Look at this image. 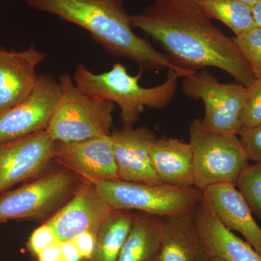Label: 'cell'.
<instances>
[{
	"label": "cell",
	"instance_id": "1",
	"mask_svg": "<svg viewBox=\"0 0 261 261\" xmlns=\"http://www.w3.org/2000/svg\"><path fill=\"white\" fill-rule=\"evenodd\" d=\"M130 19L134 28L157 42L186 75L213 67L245 87L255 80L232 38L212 23L195 0H154Z\"/></svg>",
	"mask_w": 261,
	"mask_h": 261
},
{
	"label": "cell",
	"instance_id": "2",
	"mask_svg": "<svg viewBox=\"0 0 261 261\" xmlns=\"http://www.w3.org/2000/svg\"><path fill=\"white\" fill-rule=\"evenodd\" d=\"M29 8L49 13L87 31L106 51L135 62L142 72L176 68L166 54L134 32L123 0H25ZM177 70V69H176Z\"/></svg>",
	"mask_w": 261,
	"mask_h": 261
},
{
	"label": "cell",
	"instance_id": "3",
	"mask_svg": "<svg viewBox=\"0 0 261 261\" xmlns=\"http://www.w3.org/2000/svg\"><path fill=\"white\" fill-rule=\"evenodd\" d=\"M142 71L130 75L121 63H115L108 72L94 73L82 63L77 65L73 82L84 93L102 100L116 103L123 126H134L140 120L145 108L163 110L176 95L178 80L186 75L174 68H168L163 83L146 88L140 84Z\"/></svg>",
	"mask_w": 261,
	"mask_h": 261
},
{
	"label": "cell",
	"instance_id": "4",
	"mask_svg": "<svg viewBox=\"0 0 261 261\" xmlns=\"http://www.w3.org/2000/svg\"><path fill=\"white\" fill-rule=\"evenodd\" d=\"M61 96L47 132L58 142H73L111 135L114 103L84 93L69 73L59 78Z\"/></svg>",
	"mask_w": 261,
	"mask_h": 261
},
{
	"label": "cell",
	"instance_id": "5",
	"mask_svg": "<svg viewBox=\"0 0 261 261\" xmlns=\"http://www.w3.org/2000/svg\"><path fill=\"white\" fill-rule=\"evenodd\" d=\"M113 210H137L162 218L193 214L202 199L195 186L135 183L112 180L92 182Z\"/></svg>",
	"mask_w": 261,
	"mask_h": 261
},
{
	"label": "cell",
	"instance_id": "6",
	"mask_svg": "<svg viewBox=\"0 0 261 261\" xmlns=\"http://www.w3.org/2000/svg\"><path fill=\"white\" fill-rule=\"evenodd\" d=\"M195 187L201 191L213 185L235 183L249 164L238 135L214 133L195 118L190 126Z\"/></svg>",
	"mask_w": 261,
	"mask_h": 261
},
{
	"label": "cell",
	"instance_id": "7",
	"mask_svg": "<svg viewBox=\"0 0 261 261\" xmlns=\"http://www.w3.org/2000/svg\"><path fill=\"white\" fill-rule=\"evenodd\" d=\"M83 178L65 168L0 195V224L10 220L44 219L74 195Z\"/></svg>",
	"mask_w": 261,
	"mask_h": 261
},
{
	"label": "cell",
	"instance_id": "8",
	"mask_svg": "<svg viewBox=\"0 0 261 261\" xmlns=\"http://www.w3.org/2000/svg\"><path fill=\"white\" fill-rule=\"evenodd\" d=\"M181 89L192 99H200L205 106L203 128L214 133L238 135L247 95L241 84L219 82L207 69L184 77Z\"/></svg>",
	"mask_w": 261,
	"mask_h": 261
},
{
	"label": "cell",
	"instance_id": "9",
	"mask_svg": "<svg viewBox=\"0 0 261 261\" xmlns=\"http://www.w3.org/2000/svg\"><path fill=\"white\" fill-rule=\"evenodd\" d=\"M61 96L59 81L47 73L39 74L28 97L0 112V144L47 130Z\"/></svg>",
	"mask_w": 261,
	"mask_h": 261
},
{
	"label": "cell",
	"instance_id": "10",
	"mask_svg": "<svg viewBox=\"0 0 261 261\" xmlns=\"http://www.w3.org/2000/svg\"><path fill=\"white\" fill-rule=\"evenodd\" d=\"M56 152L57 142L47 130L0 144V193L40 174Z\"/></svg>",
	"mask_w": 261,
	"mask_h": 261
},
{
	"label": "cell",
	"instance_id": "11",
	"mask_svg": "<svg viewBox=\"0 0 261 261\" xmlns=\"http://www.w3.org/2000/svg\"><path fill=\"white\" fill-rule=\"evenodd\" d=\"M113 210L95 185L83 178L73 197L45 223L58 241H69L85 231L97 235Z\"/></svg>",
	"mask_w": 261,
	"mask_h": 261
},
{
	"label": "cell",
	"instance_id": "12",
	"mask_svg": "<svg viewBox=\"0 0 261 261\" xmlns=\"http://www.w3.org/2000/svg\"><path fill=\"white\" fill-rule=\"evenodd\" d=\"M119 180L135 183L163 184L154 171L150 150L157 140L147 127L123 126L111 134Z\"/></svg>",
	"mask_w": 261,
	"mask_h": 261
},
{
	"label": "cell",
	"instance_id": "13",
	"mask_svg": "<svg viewBox=\"0 0 261 261\" xmlns=\"http://www.w3.org/2000/svg\"><path fill=\"white\" fill-rule=\"evenodd\" d=\"M55 160L88 181L119 180L111 135L81 142H57Z\"/></svg>",
	"mask_w": 261,
	"mask_h": 261
},
{
	"label": "cell",
	"instance_id": "14",
	"mask_svg": "<svg viewBox=\"0 0 261 261\" xmlns=\"http://www.w3.org/2000/svg\"><path fill=\"white\" fill-rule=\"evenodd\" d=\"M47 57L34 45L23 51L0 49V112L28 97L37 82V66Z\"/></svg>",
	"mask_w": 261,
	"mask_h": 261
},
{
	"label": "cell",
	"instance_id": "15",
	"mask_svg": "<svg viewBox=\"0 0 261 261\" xmlns=\"http://www.w3.org/2000/svg\"><path fill=\"white\" fill-rule=\"evenodd\" d=\"M202 192L220 222L230 231L241 233L261 255V228L235 183L213 185Z\"/></svg>",
	"mask_w": 261,
	"mask_h": 261
},
{
	"label": "cell",
	"instance_id": "16",
	"mask_svg": "<svg viewBox=\"0 0 261 261\" xmlns=\"http://www.w3.org/2000/svg\"><path fill=\"white\" fill-rule=\"evenodd\" d=\"M194 216L201 238L211 257L226 261H261V255L225 227L216 218L210 205L202 197Z\"/></svg>",
	"mask_w": 261,
	"mask_h": 261
},
{
	"label": "cell",
	"instance_id": "17",
	"mask_svg": "<svg viewBox=\"0 0 261 261\" xmlns=\"http://www.w3.org/2000/svg\"><path fill=\"white\" fill-rule=\"evenodd\" d=\"M158 258L160 261H208L211 256L193 214L163 218Z\"/></svg>",
	"mask_w": 261,
	"mask_h": 261
},
{
	"label": "cell",
	"instance_id": "18",
	"mask_svg": "<svg viewBox=\"0 0 261 261\" xmlns=\"http://www.w3.org/2000/svg\"><path fill=\"white\" fill-rule=\"evenodd\" d=\"M151 161L160 181L180 187L195 186L193 152L189 142L163 137L154 141Z\"/></svg>",
	"mask_w": 261,
	"mask_h": 261
},
{
	"label": "cell",
	"instance_id": "19",
	"mask_svg": "<svg viewBox=\"0 0 261 261\" xmlns=\"http://www.w3.org/2000/svg\"><path fill=\"white\" fill-rule=\"evenodd\" d=\"M163 218L135 214L133 224L117 261H149L157 256L161 244Z\"/></svg>",
	"mask_w": 261,
	"mask_h": 261
},
{
	"label": "cell",
	"instance_id": "20",
	"mask_svg": "<svg viewBox=\"0 0 261 261\" xmlns=\"http://www.w3.org/2000/svg\"><path fill=\"white\" fill-rule=\"evenodd\" d=\"M130 211L113 210L97 235V247L92 261H117L133 224Z\"/></svg>",
	"mask_w": 261,
	"mask_h": 261
},
{
	"label": "cell",
	"instance_id": "21",
	"mask_svg": "<svg viewBox=\"0 0 261 261\" xmlns=\"http://www.w3.org/2000/svg\"><path fill=\"white\" fill-rule=\"evenodd\" d=\"M210 19L219 20L240 35L257 25L252 8L240 0H195Z\"/></svg>",
	"mask_w": 261,
	"mask_h": 261
},
{
	"label": "cell",
	"instance_id": "22",
	"mask_svg": "<svg viewBox=\"0 0 261 261\" xmlns=\"http://www.w3.org/2000/svg\"><path fill=\"white\" fill-rule=\"evenodd\" d=\"M250 210L261 219V162L248 164L235 182Z\"/></svg>",
	"mask_w": 261,
	"mask_h": 261
},
{
	"label": "cell",
	"instance_id": "23",
	"mask_svg": "<svg viewBox=\"0 0 261 261\" xmlns=\"http://www.w3.org/2000/svg\"><path fill=\"white\" fill-rule=\"evenodd\" d=\"M232 39L251 68L255 80H261V27L255 25Z\"/></svg>",
	"mask_w": 261,
	"mask_h": 261
},
{
	"label": "cell",
	"instance_id": "24",
	"mask_svg": "<svg viewBox=\"0 0 261 261\" xmlns=\"http://www.w3.org/2000/svg\"><path fill=\"white\" fill-rule=\"evenodd\" d=\"M261 123V80H255L247 87L240 129L251 128ZM239 132V130H238Z\"/></svg>",
	"mask_w": 261,
	"mask_h": 261
},
{
	"label": "cell",
	"instance_id": "25",
	"mask_svg": "<svg viewBox=\"0 0 261 261\" xmlns=\"http://www.w3.org/2000/svg\"><path fill=\"white\" fill-rule=\"evenodd\" d=\"M238 135L249 161L261 162V123L251 128L239 130Z\"/></svg>",
	"mask_w": 261,
	"mask_h": 261
},
{
	"label": "cell",
	"instance_id": "26",
	"mask_svg": "<svg viewBox=\"0 0 261 261\" xmlns=\"http://www.w3.org/2000/svg\"><path fill=\"white\" fill-rule=\"evenodd\" d=\"M57 242L58 240L56 233L49 225L44 223L33 231L29 239L27 247L29 251L36 257L44 249Z\"/></svg>",
	"mask_w": 261,
	"mask_h": 261
},
{
	"label": "cell",
	"instance_id": "27",
	"mask_svg": "<svg viewBox=\"0 0 261 261\" xmlns=\"http://www.w3.org/2000/svg\"><path fill=\"white\" fill-rule=\"evenodd\" d=\"M72 241L83 259L92 260L97 247V234L85 231L75 237Z\"/></svg>",
	"mask_w": 261,
	"mask_h": 261
},
{
	"label": "cell",
	"instance_id": "28",
	"mask_svg": "<svg viewBox=\"0 0 261 261\" xmlns=\"http://www.w3.org/2000/svg\"><path fill=\"white\" fill-rule=\"evenodd\" d=\"M61 257L60 261H82V257L78 249L72 240L61 242Z\"/></svg>",
	"mask_w": 261,
	"mask_h": 261
},
{
	"label": "cell",
	"instance_id": "29",
	"mask_svg": "<svg viewBox=\"0 0 261 261\" xmlns=\"http://www.w3.org/2000/svg\"><path fill=\"white\" fill-rule=\"evenodd\" d=\"M61 257V242L53 244L36 257L37 261H60Z\"/></svg>",
	"mask_w": 261,
	"mask_h": 261
},
{
	"label": "cell",
	"instance_id": "30",
	"mask_svg": "<svg viewBox=\"0 0 261 261\" xmlns=\"http://www.w3.org/2000/svg\"><path fill=\"white\" fill-rule=\"evenodd\" d=\"M252 11L255 23L261 27V0L252 7Z\"/></svg>",
	"mask_w": 261,
	"mask_h": 261
},
{
	"label": "cell",
	"instance_id": "31",
	"mask_svg": "<svg viewBox=\"0 0 261 261\" xmlns=\"http://www.w3.org/2000/svg\"><path fill=\"white\" fill-rule=\"evenodd\" d=\"M240 1L243 2L245 4L249 5V6H250L252 8L253 5L256 4V3L260 2V0H240Z\"/></svg>",
	"mask_w": 261,
	"mask_h": 261
},
{
	"label": "cell",
	"instance_id": "32",
	"mask_svg": "<svg viewBox=\"0 0 261 261\" xmlns=\"http://www.w3.org/2000/svg\"><path fill=\"white\" fill-rule=\"evenodd\" d=\"M208 261H226V260H223L222 258H220V257H211L210 260H209Z\"/></svg>",
	"mask_w": 261,
	"mask_h": 261
},
{
	"label": "cell",
	"instance_id": "33",
	"mask_svg": "<svg viewBox=\"0 0 261 261\" xmlns=\"http://www.w3.org/2000/svg\"><path fill=\"white\" fill-rule=\"evenodd\" d=\"M149 261H160V260H159V258H158V255H157V256H156L155 257H154L153 259H152V260H149Z\"/></svg>",
	"mask_w": 261,
	"mask_h": 261
}]
</instances>
